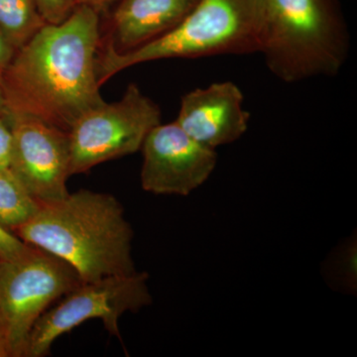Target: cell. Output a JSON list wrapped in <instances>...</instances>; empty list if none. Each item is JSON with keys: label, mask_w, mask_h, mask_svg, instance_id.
<instances>
[{"label": "cell", "mask_w": 357, "mask_h": 357, "mask_svg": "<svg viewBox=\"0 0 357 357\" xmlns=\"http://www.w3.org/2000/svg\"><path fill=\"white\" fill-rule=\"evenodd\" d=\"M142 189L155 195L189 196L218 164L215 149L199 143L175 121L155 126L141 147Z\"/></svg>", "instance_id": "9c48e42d"}, {"label": "cell", "mask_w": 357, "mask_h": 357, "mask_svg": "<svg viewBox=\"0 0 357 357\" xmlns=\"http://www.w3.org/2000/svg\"><path fill=\"white\" fill-rule=\"evenodd\" d=\"M259 53L284 83L337 76L349 52L337 0H263Z\"/></svg>", "instance_id": "3957f363"}, {"label": "cell", "mask_w": 357, "mask_h": 357, "mask_svg": "<svg viewBox=\"0 0 357 357\" xmlns=\"http://www.w3.org/2000/svg\"><path fill=\"white\" fill-rule=\"evenodd\" d=\"M16 52L17 50L8 41L3 32L0 30V73L6 69L7 66L10 64L14 56H15Z\"/></svg>", "instance_id": "ac0fdd59"}, {"label": "cell", "mask_w": 357, "mask_h": 357, "mask_svg": "<svg viewBox=\"0 0 357 357\" xmlns=\"http://www.w3.org/2000/svg\"><path fill=\"white\" fill-rule=\"evenodd\" d=\"M13 133L9 169L41 206L65 198L70 177L69 133L48 122L7 112Z\"/></svg>", "instance_id": "ba28073f"}, {"label": "cell", "mask_w": 357, "mask_h": 357, "mask_svg": "<svg viewBox=\"0 0 357 357\" xmlns=\"http://www.w3.org/2000/svg\"><path fill=\"white\" fill-rule=\"evenodd\" d=\"M356 243L351 241L349 245L344 246L337 253L340 258V262L333 260L332 266H337L338 269L332 274L335 283L344 289H354V283H356ZM337 269V267H333Z\"/></svg>", "instance_id": "5bb4252c"}, {"label": "cell", "mask_w": 357, "mask_h": 357, "mask_svg": "<svg viewBox=\"0 0 357 357\" xmlns=\"http://www.w3.org/2000/svg\"><path fill=\"white\" fill-rule=\"evenodd\" d=\"M151 303L145 272L82 282L42 314L28 340L24 357L46 356L59 337L91 319H100L107 332L121 340L119 319Z\"/></svg>", "instance_id": "8992f818"}, {"label": "cell", "mask_w": 357, "mask_h": 357, "mask_svg": "<svg viewBox=\"0 0 357 357\" xmlns=\"http://www.w3.org/2000/svg\"><path fill=\"white\" fill-rule=\"evenodd\" d=\"M100 13L77 4L67 20L46 23L0 73L6 109L69 131L105 100L100 93Z\"/></svg>", "instance_id": "6da1fadb"}, {"label": "cell", "mask_w": 357, "mask_h": 357, "mask_svg": "<svg viewBox=\"0 0 357 357\" xmlns=\"http://www.w3.org/2000/svg\"><path fill=\"white\" fill-rule=\"evenodd\" d=\"M115 1L116 0H77V4H84V6L93 7L98 13L105 10V8L112 6Z\"/></svg>", "instance_id": "d6986e66"}, {"label": "cell", "mask_w": 357, "mask_h": 357, "mask_svg": "<svg viewBox=\"0 0 357 357\" xmlns=\"http://www.w3.org/2000/svg\"><path fill=\"white\" fill-rule=\"evenodd\" d=\"M40 206L13 171L0 167V225L13 234L36 215Z\"/></svg>", "instance_id": "7c38bea8"}, {"label": "cell", "mask_w": 357, "mask_h": 357, "mask_svg": "<svg viewBox=\"0 0 357 357\" xmlns=\"http://www.w3.org/2000/svg\"><path fill=\"white\" fill-rule=\"evenodd\" d=\"M13 149V133L7 112L0 114V167L9 168Z\"/></svg>", "instance_id": "2e32d148"}, {"label": "cell", "mask_w": 357, "mask_h": 357, "mask_svg": "<svg viewBox=\"0 0 357 357\" xmlns=\"http://www.w3.org/2000/svg\"><path fill=\"white\" fill-rule=\"evenodd\" d=\"M20 241L67 262L82 282L137 271L133 230L112 195L79 190L43 204L13 231Z\"/></svg>", "instance_id": "7a4b0ae2"}, {"label": "cell", "mask_w": 357, "mask_h": 357, "mask_svg": "<svg viewBox=\"0 0 357 357\" xmlns=\"http://www.w3.org/2000/svg\"><path fill=\"white\" fill-rule=\"evenodd\" d=\"M6 100L4 96L3 88H2L1 79H0V114L6 112Z\"/></svg>", "instance_id": "ffe728a7"}, {"label": "cell", "mask_w": 357, "mask_h": 357, "mask_svg": "<svg viewBox=\"0 0 357 357\" xmlns=\"http://www.w3.org/2000/svg\"><path fill=\"white\" fill-rule=\"evenodd\" d=\"M45 24L36 0H0V30L16 50Z\"/></svg>", "instance_id": "4fadbf2b"}, {"label": "cell", "mask_w": 357, "mask_h": 357, "mask_svg": "<svg viewBox=\"0 0 357 357\" xmlns=\"http://www.w3.org/2000/svg\"><path fill=\"white\" fill-rule=\"evenodd\" d=\"M263 0H199L180 24L126 53L103 46L98 57L100 86L132 66L162 59H197L259 53Z\"/></svg>", "instance_id": "277c9868"}, {"label": "cell", "mask_w": 357, "mask_h": 357, "mask_svg": "<svg viewBox=\"0 0 357 357\" xmlns=\"http://www.w3.org/2000/svg\"><path fill=\"white\" fill-rule=\"evenodd\" d=\"M199 0H116L105 47L126 53L163 36L189 15Z\"/></svg>", "instance_id": "8fae6325"}, {"label": "cell", "mask_w": 357, "mask_h": 357, "mask_svg": "<svg viewBox=\"0 0 357 357\" xmlns=\"http://www.w3.org/2000/svg\"><path fill=\"white\" fill-rule=\"evenodd\" d=\"M25 248L26 243L0 225V259H8L20 255Z\"/></svg>", "instance_id": "e0dca14e"}, {"label": "cell", "mask_w": 357, "mask_h": 357, "mask_svg": "<svg viewBox=\"0 0 357 357\" xmlns=\"http://www.w3.org/2000/svg\"><path fill=\"white\" fill-rule=\"evenodd\" d=\"M160 123L159 105L137 84H129L121 100L89 110L68 131L70 175L139 151L148 133Z\"/></svg>", "instance_id": "52a82bcc"}, {"label": "cell", "mask_w": 357, "mask_h": 357, "mask_svg": "<svg viewBox=\"0 0 357 357\" xmlns=\"http://www.w3.org/2000/svg\"><path fill=\"white\" fill-rule=\"evenodd\" d=\"M0 357H9L8 351L1 342H0Z\"/></svg>", "instance_id": "44dd1931"}, {"label": "cell", "mask_w": 357, "mask_h": 357, "mask_svg": "<svg viewBox=\"0 0 357 357\" xmlns=\"http://www.w3.org/2000/svg\"><path fill=\"white\" fill-rule=\"evenodd\" d=\"M81 283L67 262L29 244L20 255L0 259V342L9 357H24L42 314Z\"/></svg>", "instance_id": "5b68a950"}, {"label": "cell", "mask_w": 357, "mask_h": 357, "mask_svg": "<svg viewBox=\"0 0 357 357\" xmlns=\"http://www.w3.org/2000/svg\"><path fill=\"white\" fill-rule=\"evenodd\" d=\"M42 17L49 24L67 20L77 6V0H36Z\"/></svg>", "instance_id": "9a60e30c"}, {"label": "cell", "mask_w": 357, "mask_h": 357, "mask_svg": "<svg viewBox=\"0 0 357 357\" xmlns=\"http://www.w3.org/2000/svg\"><path fill=\"white\" fill-rule=\"evenodd\" d=\"M243 102L237 84L213 83L183 96L175 122L192 139L215 149L236 142L248 131L250 114Z\"/></svg>", "instance_id": "30bf717a"}]
</instances>
